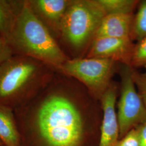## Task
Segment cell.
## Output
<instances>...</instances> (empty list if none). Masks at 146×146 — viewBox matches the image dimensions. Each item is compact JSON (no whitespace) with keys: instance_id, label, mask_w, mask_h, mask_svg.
Listing matches in <instances>:
<instances>
[{"instance_id":"7","label":"cell","mask_w":146,"mask_h":146,"mask_svg":"<svg viewBox=\"0 0 146 146\" xmlns=\"http://www.w3.org/2000/svg\"><path fill=\"white\" fill-rule=\"evenodd\" d=\"M134 47L131 38H95L87 58L110 59L130 66Z\"/></svg>"},{"instance_id":"1","label":"cell","mask_w":146,"mask_h":146,"mask_svg":"<svg viewBox=\"0 0 146 146\" xmlns=\"http://www.w3.org/2000/svg\"><path fill=\"white\" fill-rule=\"evenodd\" d=\"M9 44L22 55L59 70L68 60L29 1H24Z\"/></svg>"},{"instance_id":"3","label":"cell","mask_w":146,"mask_h":146,"mask_svg":"<svg viewBox=\"0 0 146 146\" xmlns=\"http://www.w3.org/2000/svg\"><path fill=\"white\" fill-rule=\"evenodd\" d=\"M40 63L20 55L0 66V106L22 99L38 88L43 78Z\"/></svg>"},{"instance_id":"11","label":"cell","mask_w":146,"mask_h":146,"mask_svg":"<svg viewBox=\"0 0 146 146\" xmlns=\"http://www.w3.org/2000/svg\"><path fill=\"white\" fill-rule=\"evenodd\" d=\"M24 2L0 0V36L9 44Z\"/></svg>"},{"instance_id":"10","label":"cell","mask_w":146,"mask_h":146,"mask_svg":"<svg viewBox=\"0 0 146 146\" xmlns=\"http://www.w3.org/2000/svg\"><path fill=\"white\" fill-rule=\"evenodd\" d=\"M71 1L36 0L29 1L33 11L42 16L48 22L59 28L64 14Z\"/></svg>"},{"instance_id":"8","label":"cell","mask_w":146,"mask_h":146,"mask_svg":"<svg viewBox=\"0 0 146 146\" xmlns=\"http://www.w3.org/2000/svg\"><path fill=\"white\" fill-rule=\"evenodd\" d=\"M116 89L113 84L101 96L104 112L99 146H116L120 137V128L115 104Z\"/></svg>"},{"instance_id":"4","label":"cell","mask_w":146,"mask_h":146,"mask_svg":"<svg viewBox=\"0 0 146 146\" xmlns=\"http://www.w3.org/2000/svg\"><path fill=\"white\" fill-rule=\"evenodd\" d=\"M106 14L97 0L71 1L60 29L72 46L80 48L94 38Z\"/></svg>"},{"instance_id":"15","label":"cell","mask_w":146,"mask_h":146,"mask_svg":"<svg viewBox=\"0 0 146 146\" xmlns=\"http://www.w3.org/2000/svg\"><path fill=\"white\" fill-rule=\"evenodd\" d=\"M130 66L133 68L146 69V37L134 45Z\"/></svg>"},{"instance_id":"6","label":"cell","mask_w":146,"mask_h":146,"mask_svg":"<svg viewBox=\"0 0 146 146\" xmlns=\"http://www.w3.org/2000/svg\"><path fill=\"white\" fill-rule=\"evenodd\" d=\"M121 96L117 113L122 138L146 120V108L137 92L131 76V67L123 64L120 70Z\"/></svg>"},{"instance_id":"17","label":"cell","mask_w":146,"mask_h":146,"mask_svg":"<svg viewBox=\"0 0 146 146\" xmlns=\"http://www.w3.org/2000/svg\"><path fill=\"white\" fill-rule=\"evenodd\" d=\"M116 146H140L139 136L135 128L129 131L122 137Z\"/></svg>"},{"instance_id":"14","label":"cell","mask_w":146,"mask_h":146,"mask_svg":"<svg viewBox=\"0 0 146 146\" xmlns=\"http://www.w3.org/2000/svg\"><path fill=\"white\" fill-rule=\"evenodd\" d=\"M131 39L139 41L146 37V0L140 3L133 19L131 33Z\"/></svg>"},{"instance_id":"16","label":"cell","mask_w":146,"mask_h":146,"mask_svg":"<svg viewBox=\"0 0 146 146\" xmlns=\"http://www.w3.org/2000/svg\"><path fill=\"white\" fill-rule=\"evenodd\" d=\"M131 76L137 92L146 108V72L140 73L131 68Z\"/></svg>"},{"instance_id":"18","label":"cell","mask_w":146,"mask_h":146,"mask_svg":"<svg viewBox=\"0 0 146 146\" xmlns=\"http://www.w3.org/2000/svg\"><path fill=\"white\" fill-rule=\"evenodd\" d=\"M13 52L11 45L0 36V66L13 57Z\"/></svg>"},{"instance_id":"2","label":"cell","mask_w":146,"mask_h":146,"mask_svg":"<svg viewBox=\"0 0 146 146\" xmlns=\"http://www.w3.org/2000/svg\"><path fill=\"white\" fill-rule=\"evenodd\" d=\"M41 136L48 146H79L84 134V122L76 107L59 95L47 99L37 116Z\"/></svg>"},{"instance_id":"19","label":"cell","mask_w":146,"mask_h":146,"mask_svg":"<svg viewBox=\"0 0 146 146\" xmlns=\"http://www.w3.org/2000/svg\"><path fill=\"white\" fill-rule=\"evenodd\" d=\"M139 138L140 146H146V120L135 127Z\"/></svg>"},{"instance_id":"12","label":"cell","mask_w":146,"mask_h":146,"mask_svg":"<svg viewBox=\"0 0 146 146\" xmlns=\"http://www.w3.org/2000/svg\"><path fill=\"white\" fill-rule=\"evenodd\" d=\"M0 141L7 146H20V137L11 108L0 106Z\"/></svg>"},{"instance_id":"9","label":"cell","mask_w":146,"mask_h":146,"mask_svg":"<svg viewBox=\"0 0 146 146\" xmlns=\"http://www.w3.org/2000/svg\"><path fill=\"white\" fill-rule=\"evenodd\" d=\"M133 14H107L100 24L94 38L100 37L131 38Z\"/></svg>"},{"instance_id":"5","label":"cell","mask_w":146,"mask_h":146,"mask_svg":"<svg viewBox=\"0 0 146 146\" xmlns=\"http://www.w3.org/2000/svg\"><path fill=\"white\" fill-rule=\"evenodd\" d=\"M116 63L113 60L101 58L68 59L60 70L78 79L92 93L101 98L110 84Z\"/></svg>"},{"instance_id":"13","label":"cell","mask_w":146,"mask_h":146,"mask_svg":"<svg viewBox=\"0 0 146 146\" xmlns=\"http://www.w3.org/2000/svg\"><path fill=\"white\" fill-rule=\"evenodd\" d=\"M107 14H132L139 3L134 0H97Z\"/></svg>"}]
</instances>
